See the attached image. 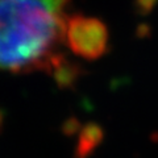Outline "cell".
Masks as SVG:
<instances>
[{
    "instance_id": "1",
    "label": "cell",
    "mask_w": 158,
    "mask_h": 158,
    "mask_svg": "<svg viewBox=\"0 0 158 158\" xmlns=\"http://www.w3.org/2000/svg\"><path fill=\"white\" fill-rule=\"evenodd\" d=\"M67 0H0V71L41 69L65 42Z\"/></svg>"
},
{
    "instance_id": "3",
    "label": "cell",
    "mask_w": 158,
    "mask_h": 158,
    "mask_svg": "<svg viewBox=\"0 0 158 158\" xmlns=\"http://www.w3.org/2000/svg\"><path fill=\"white\" fill-rule=\"evenodd\" d=\"M103 131L95 124H88L83 128L79 136L77 149L74 152V158H90L96 148L103 141Z\"/></svg>"
},
{
    "instance_id": "2",
    "label": "cell",
    "mask_w": 158,
    "mask_h": 158,
    "mask_svg": "<svg viewBox=\"0 0 158 158\" xmlns=\"http://www.w3.org/2000/svg\"><path fill=\"white\" fill-rule=\"evenodd\" d=\"M65 42L79 56L96 58L106 49L107 32L100 21L86 17H74L67 20Z\"/></svg>"
}]
</instances>
